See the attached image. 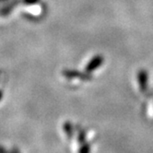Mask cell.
<instances>
[{
  "label": "cell",
  "instance_id": "cell-1",
  "mask_svg": "<svg viewBox=\"0 0 153 153\" xmlns=\"http://www.w3.org/2000/svg\"><path fill=\"white\" fill-rule=\"evenodd\" d=\"M17 3H18V0H13V1H11V3L7 4L5 7L0 9V15H1V16H6V15L9 14V12L15 7Z\"/></svg>",
  "mask_w": 153,
  "mask_h": 153
},
{
  "label": "cell",
  "instance_id": "cell-2",
  "mask_svg": "<svg viewBox=\"0 0 153 153\" xmlns=\"http://www.w3.org/2000/svg\"><path fill=\"white\" fill-rule=\"evenodd\" d=\"M24 2L28 5H31V4H34V3L38 2V0H24Z\"/></svg>",
  "mask_w": 153,
  "mask_h": 153
},
{
  "label": "cell",
  "instance_id": "cell-3",
  "mask_svg": "<svg viewBox=\"0 0 153 153\" xmlns=\"http://www.w3.org/2000/svg\"><path fill=\"white\" fill-rule=\"evenodd\" d=\"M1 98H2V92L0 91V100H1Z\"/></svg>",
  "mask_w": 153,
  "mask_h": 153
},
{
  "label": "cell",
  "instance_id": "cell-4",
  "mask_svg": "<svg viewBox=\"0 0 153 153\" xmlns=\"http://www.w3.org/2000/svg\"><path fill=\"white\" fill-rule=\"evenodd\" d=\"M4 1V0H0V2H3Z\"/></svg>",
  "mask_w": 153,
  "mask_h": 153
}]
</instances>
